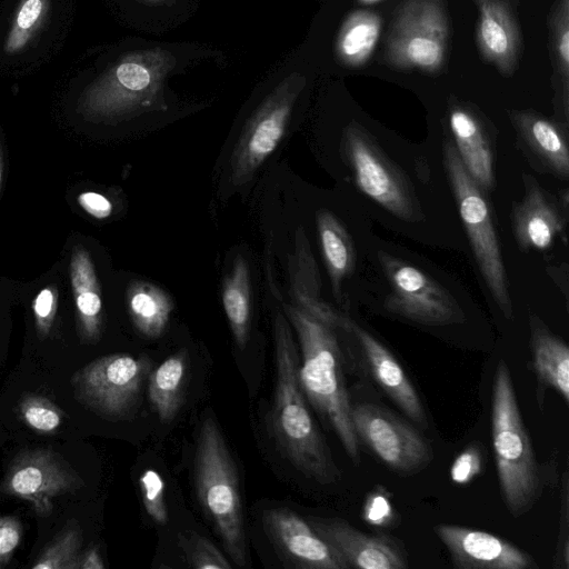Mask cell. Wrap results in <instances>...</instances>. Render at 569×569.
Returning <instances> with one entry per match:
<instances>
[{
	"label": "cell",
	"mask_w": 569,
	"mask_h": 569,
	"mask_svg": "<svg viewBox=\"0 0 569 569\" xmlns=\"http://www.w3.org/2000/svg\"><path fill=\"white\" fill-rule=\"evenodd\" d=\"M187 353L180 350L161 362L148 377V396L162 422L178 413L184 392Z\"/></svg>",
	"instance_id": "26"
},
{
	"label": "cell",
	"mask_w": 569,
	"mask_h": 569,
	"mask_svg": "<svg viewBox=\"0 0 569 569\" xmlns=\"http://www.w3.org/2000/svg\"><path fill=\"white\" fill-rule=\"evenodd\" d=\"M481 469V455L476 447H469L453 462L451 478L457 483H467Z\"/></svg>",
	"instance_id": "39"
},
{
	"label": "cell",
	"mask_w": 569,
	"mask_h": 569,
	"mask_svg": "<svg viewBox=\"0 0 569 569\" xmlns=\"http://www.w3.org/2000/svg\"><path fill=\"white\" fill-rule=\"evenodd\" d=\"M143 1H147V2H162L164 0H143Z\"/></svg>",
	"instance_id": "44"
},
{
	"label": "cell",
	"mask_w": 569,
	"mask_h": 569,
	"mask_svg": "<svg viewBox=\"0 0 569 569\" xmlns=\"http://www.w3.org/2000/svg\"><path fill=\"white\" fill-rule=\"evenodd\" d=\"M345 150L356 182L368 197L396 217L416 216L412 192L401 174L358 127L347 129Z\"/></svg>",
	"instance_id": "12"
},
{
	"label": "cell",
	"mask_w": 569,
	"mask_h": 569,
	"mask_svg": "<svg viewBox=\"0 0 569 569\" xmlns=\"http://www.w3.org/2000/svg\"><path fill=\"white\" fill-rule=\"evenodd\" d=\"M2 173H3V159H2V149L0 146V188L2 182Z\"/></svg>",
	"instance_id": "42"
},
{
	"label": "cell",
	"mask_w": 569,
	"mask_h": 569,
	"mask_svg": "<svg viewBox=\"0 0 569 569\" xmlns=\"http://www.w3.org/2000/svg\"><path fill=\"white\" fill-rule=\"evenodd\" d=\"M357 1L362 4H372V3L379 2L381 0H357Z\"/></svg>",
	"instance_id": "43"
},
{
	"label": "cell",
	"mask_w": 569,
	"mask_h": 569,
	"mask_svg": "<svg viewBox=\"0 0 569 569\" xmlns=\"http://www.w3.org/2000/svg\"><path fill=\"white\" fill-rule=\"evenodd\" d=\"M447 39L441 0H407L390 26L386 56L398 68L435 72L443 63Z\"/></svg>",
	"instance_id": "8"
},
{
	"label": "cell",
	"mask_w": 569,
	"mask_h": 569,
	"mask_svg": "<svg viewBox=\"0 0 569 569\" xmlns=\"http://www.w3.org/2000/svg\"><path fill=\"white\" fill-rule=\"evenodd\" d=\"M104 563L101 558L99 548L97 546L88 548L86 551H82L78 569H103Z\"/></svg>",
	"instance_id": "41"
},
{
	"label": "cell",
	"mask_w": 569,
	"mask_h": 569,
	"mask_svg": "<svg viewBox=\"0 0 569 569\" xmlns=\"http://www.w3.org/2000/svg\"><path fill=\"white\" fill-rule=\"evenodd\" d=\"M196 490L229 557L247 566L239 479L219 426L211 415L201 422L194 456Z\"/></svg>",
	"instance_id": "4"
},
{
	"label": "cell",
	"mask_w": 569,
	"mask_h": 569,
	"mask_svg": "<svg viewBox=\"0 0 569 569\" xmlns=\"http://www.w3.org/2000/svg\"><path fill=\"white\" fill-rule=\"evenodd\" d=\"M58 307V291L48 286L39 291L32 301L36 329L41 339L46 338L53 325Z\"/></svg>",
	"instance_id": "36"
},
{
	"label": "cell",
	"mask_w": 569,
	"mask_h": 569,
	"mask_svg": "<svg viewBox=\"0 0 569 569\" xmlns=\"http://www.w3.org/2000/svg\"><path fill=\"white\" fill-rule=\"evenodd\" d=\"M79 336L88 343L100 339L102 325L101 290L90 253L76 247L69 264Z\"/></svg>",
	"instance_id": "22"
},
{
	"label": "cell",
	"mask_w": 569,
	"mask_h": 569,
	"mask_svg": "<svg viewBox=\"0 0 569 569\" xmlns=\"http://www.w3.org/2000/svg\"><path fill=\"white\" fill-rule=\"evenodd\" d=\"M139 488L147 513L154 522L166 525L169 515L161 476L153 469H146L139 478Z\"/></svg>",
	"instance_id": "34"
},
{
	"label": "cell",
	"mask_w": 569,
	"mask_h": 569,
	"mask_svg": "<svg viewBox=\"0 0 569 569\" xmlns=\"http://www.w3.org/2000/svg\"><path fill=\"white\" fill-rule=\"evenodd\" d=\"M443 162L481 274L502 313L511 318L512 306L506 269L482 189L467 172L450 141L445 142Z\"/></svg>",
	"instance_id": "6"
},
{
	"label": "cell",
	"mask_w": 569,
	"mask_h": 569,
	"mask_svg": "<svg viewBox=\"0 0 569 569\" xmlns=\"http://www.w3.org/2000/svg\"><path fill=\"white\" fill-rule=\"evenodd\" d=\"M322 256L338 297L342 280L352 271L355 251L349 234L330 212L321 211L317 218Z\"/></svg>",
	"instance_id": "29"
},
{
	"label": "cell",
	"mask_w": 569,
	"mask_h": 569,
	"mask_svg": "<svg viewBox=\"0 0 569 569\" xmlns=\"http://www.w3.org/2000/svg\"><path fill=\"white\" fill-rule=\"evenodd\" d=\"M179 546L189 567L196 569H230L231 565L219 549L207 538L194 532L179 535Z\"/></svg>",
	"instance_id": "33"
},
{
	"label": "cell",
	"mask_w": 569,
	"mask_h": 569,
	"mask_svg": "<svg viewBox=\"0 0 569 569\" xmlns=\"http://www.w3.org/2000/svg\"><path fill=\"white\" fill-rule=\"evenodd\" d=\"M127 305L136 329L150 339L162 335L174 309L172 298L160 287L147 281L130 283Z\"/></svg>",
	"instance_id": "25"
},
{
	"label": "cell",
	"mask_w": 569,
	"mask_h": 569,
	"mask_svg": "<svg viewBox=\"0 0 569 569\" xmlns=\"http://www.w3.org/2000/svg\"><path fill=\"white\" fill-rule=\"evenodd\" d=\"M308 522L349 568H408L405 549L393 537L366 533L339 518L309 517Z\"/></svg>",
	"instance_id": "15"
},
{
	"label": "cell",
	"mask_w": 569,
	"mask_h": 569,
	"mask_svg": "<svg viewBox=\"0 0 569 569\" xmlns=\"http://www.w3.org/2000/svg\"><path fill=\"white\" fill-rule=\"evenodd\" d=\"M151 368V360L144 356H103L74 372L71 378L73 395L100 416L123 419L138 405Z\"/></svg>",
	"instance_id": "7"
},
{
	"label": "cell",
	"mask_w": 569,
	"mask_h": 569,
	"mask_svg": "<svg viewBox=\"0 0 569 569\" xmlns=\"http://www.w3.org/2000/svg\"><path fill=\"white\" fill-rule=\"evenodd\" d=\"M530 349L540 409H543L545 393L548 389H553L568 403L569 348L536 316L530 317Z\"/></svg>",
	"instance_id": "20"
},
{
	"label": "cell",
	"mask_w": 569,
	"mask_h": 569,
	"mask_svg": "<svg viewBox=\"0 0 569 569\" xmlns=\"http://www.w3.org/2000/svg\"><path fill=\"white\" fill-rule=\"evenodd\" d=\"M82 542L83 535L80 526L71 521L42 550L31 568L78 569Z\"/></svg>",
	"instance_id": "31"
},
{
	"label": "cell",
	"mask_w": 569,
	"mask_h": 569,
	"mask_svg": "<svg viewBox=\"0 0 569 569\" xmlns=\"http://www.w3.org/2000/svg\"><path fill=\"white\" fill-rule=\"evenodd\" d=\"M351 418L359 442L362 441L393 472L413 475L432 461L430 442L386 408L369 402L352 405Z\"/></svg>",
	"instance_id": "10"
},
{
	"label": "cell",
	"mask_w": 569,
	"mask_h": 569,
	"mask_svg": "<svg viewBox=\"0 0 569 569\" xmlns=\"http://www.w3.org/2000/svg\"><path fill=\"white\" fill-rule=\"evenodd\" d=\"M513 121L529 152L547 170L561 179L569 174L568 142L550 120L535 113H516Z\"/></svg>",
	"instance_id": "24"
},
{
	"label": "cell",
	"mask_w": 569,
	"mask_h": 569,
	"mask_svg": "<svg viewBox=\"0 0 569 569\" xmlns=\"http://www.w3.org/2000/svg\"><path fill=\"white\" fill-rule=\"evenodd\" d=\"M83 486L77 471L56 451L32 449L20 452L10 463L2 490L28 501L40 517L53 510V499Z\"/></svg>",
	"instance_id": "11"
},
{
	"label": "cell",
	"mask_w": 569,
	"mask_h": 569,
	"mask_svg": "<svg viewBox=\"0 0 569 569\" xmlns=\"http://www.w3.org/2000/svg\"><path fill=\"white\" fill-rule=\"evenodd\" d=\"M381 31L380 17L369 10L351 12L336 41L339 60L349 67L362 66L371 56Z\"/></svg>",
	"instance_id": "27"
},
{
	"label": "cell",
	"mask_w": 569,
	"mask_h": 569,
	"mask_svg": "<svg viewBox=\"0 0 569 569\" xmlns=\"http://www.w3.org/2000/svg\"><path fill=\"white\" fill-rule=\"evenodd\" d=\"M560 501V521L557 538V545L553 556V568H569V492H568V475L563 473L562 489Z\"/></svg>",
	"instance_id": "37"
},
{
	"label": "cell",
	"mask_w": 569,
	"mask_h": 569,
	"mask_svg": "<svg viewBox=\"0 0 569 569\" xmlns=\"http://www.w3.org/2000/svg\"><path fill=\"white\" fill-rule=\"evenodd\" d=\"M342 330L357 341L365 366L379 388L411 420L427 427V416L420 397L395 356L372 335L349 319Z\"/></svg>",
	"instance_id": "17"
},
{
	"label": "cell",
	"mask_w": 569,
	"mask_h": 569,
	"mask_svg": "<svg viewBox=\"0 0 569 569\" xmlns=\"http://www.w3.org/2000/svg\"><path fill=\"white\" fill-rule=\"evenodd\" d=\"M50 4L49 0H20L3 42L7 54L21 53L43 24Z\"/></svg>",
	"instance_id": "30"
},
{
	"label": "cell",
	"mask_w": 569,
	"mask_h": 569,
	"mask_svg": "<svg viewBox=\"0 0 569 569\" xmlns=\"http://www.w3.org/2000/svg\"><path fill=\"white\" fill-rule=\"evenodd\" d=\"M477 42L483 58L511 74L519 52V31L506 0H477Z\"/></svg>",
	"instance_id": "18"
},
{
	"label": "cell",
	"mask_w": 569,
	"mask_h": 569,
	"mask_svg": "<svg viewBox=\"0 0 569 569\" xmlns=\"http://www.w3.org/2000/svg\"><path fill=\"white\" fill-rule=\"evenodd\" d=\"M276 387L271 413L273 435L291 463L306 477L321 485L340 478L305 400L298 377L299 358L291 327L282 312L273 322Z\"/></svg>",
	"instance_id": "1"
},
{
	"label": "cell",
	"mask_w": 569,
	"mask_h": 569,
	"mask_svg": "<svg viewBox=\"0 0 569 569\" xmlns=\"http://www.w3.org/2000/svg\"><path fill=\"white\" fill-rule=\"evenodd\" d=\"M79 206L96 219H106L112 213V203L103 194L96 191H84L78 196Z\"/></svg>",
	"instance_id": "40"
},
{
	"label": "cell",
	"mask_w": 569,
	"mask_h": 569,
	"mask_svg": "<svg viewBox=\"0 0 569 569\" xmlns=\"http://www.w3.org/2000/svg\"><path fill=\"white\" fill-rule=\"evenodd\" d=\"M491 432L501 495L508 511L517 518L530 510L539 498L541 479L503 359L498 361L493 377Z\"/></svg>",
	"instance_id": "3"
},
{
	"label": "cell",
	"mask_w": 569,
	"mask_h": 569,
	"mask_svg": "<svg viewBox=\"0 0 569 569\" xmlns=\"http://www.w3.org/2000/svg\"><path fill=\"white\" fill-rule=\"evenodd\" d=\"M552 20L553 52L567 90L569 67V0H560Z\"/></svg>",
	"instance_id": "35"
},
{
	"label": "cell",
	"mask_w": 569,
	"mask_h": 569,
	"mask_svg": "<svg viewBox=\"0 0 569 569\" xmlns=\"http://www.w3.org/2000/svg\"><path fill=\"white\" fill-rule=\"evenodd\" d=\"M301 350L298 377L303 395L327 421L355 465L360 462L359 440L351 418L342 353L335 329L297 305H283Z\"/></svg>",
	"instance_id": "2"
},
{
	"label": "cell",
	"mask_w": 569,
	"mask_h": 569,
	"mask_svg": "<svg viewBox=\"0 0 569 569\" xmlns=\"http://www.w3.org/2000/svg\"><path fill=\"white\" fill-rule=\"evenodd\" d=\"M289 273L297 306L333 329H342L347 318L341 317L320 299L319 271L302 228L297 229L295 233L293 251L289 257Z\"/></svg>",
	"instance_id": "21"
},
{
	"label": "cell",
	"mask_w": 569,
	"mask_h": 569,
	"mask_svg": "<svg viewBox=\"0 0 569 569\" xmlns=\"http://www.w3.org/2000/svg\"><path fill=\"white\" fill-rule=\"evenodd\" d=\"M22 538V525L14 516H0V568L7 566Z\"/></svg>",
	"instance_id": "38"
},
{
	"label": "cell",
	"mask_w": 569,
	"mask_h": 569,
	"mask_svg": "<svg viewBox=\"0 0 569 569\" xmlns=\"http://www.w3.org/2000/svg\"><path fill=\"white\" fill-rule=\"evenodd\" d=\"M565 222L557 203L536 183L527 184L525 198L512 208V229L523 249L545 250L563 230Z\"/></svg>",
	"instance_id": "19"
},
{
	"label": "cell",
	"mask_w": 569,
	"mask_h": 569,
	"mask_svg": "<svg viewBox=\"0 0 569 569\" xmlns=\"http://www.w3.org/2000/svg\"><path fill=\"white\" fill-rule=\"evenodd\" d=\"M306 79L292 73L281 81L247 122L230 160L231 182H248L283 138Z\"/></svg>",
	"instance_id": "9"
},
{
	"label": "cell",
	"mask_w": 569,
	"mask_h": 569,
	"mask_svg": "<svg viewBox=\"0 0 569 569\" xmlns=\"http://www.w3.org/2000/svg\"><path fill=\"white\" fill-rule=\"evenodd\" d=\"M435 532L460 569H536L535 559L490 532L440 523Z\"/></svg>",
	"instance_id": "16"
},
{
	"label": "cell",
	"mask_w": 569,
	"mask_h": 569,
	"mask_svg": "<svg viewBox=\"0 0 569 569\" xmlns=\"http://www.w3.org/2000/svg\"><path fill=\"white\" fill-rule=\"evenodd\" d=\"M263 528L280 558L303 569H348L342 558L315 531L308 520L286 508L268 509Z\"/></svg>",
	"instance_id": "14"
},
{
	"label": "cell",
	"mask_w": 569,
	"mask_h": 569,
	"mask_svg": "<svg viewBox=\"0 0 569 569\" xmlns=\"http://www.w3.org/2000/svg\"><path fill=\"white\" fill-rule=\"evenodd\" d=\"M174 63L173 56L159 48L126 56L87 90L82 112L111 119L152 108Z\"/></svg>",
	"instance_id": "5"
},
{
	"label": "cell",
	"mask_w": 569,
	"mask_h": 569,
	"mask_svg": "<svg viewBox=\"0 0 569 569\" xmlns=\"http://www.w3.org/2000/svg\"><path fill=\"white\" fill-rule=\"evenodd\" d=\"M222 305L234 342L243 349L249 336L251 302L249 268L241 256L223 280Z\"/></svg>",
	"instance_id": "28"
},
{
	"label": "cell",
	"mask_w": 569,
	"mask_h": 569,
	"mask_svg": "<svg viewBox=\"0 0 569 569\" xmlns=\"http://www.w3.org/2000/svg\"><path fill=\"white\" fill-rule=\"evenodd\" d=\"M391 293L386 309L423 325H448L459 320L453 298L420 269L392 258L383 260Z\"/></svg>",
	"instance_id": "13"
},
{
	"label": "cell",
	"mask_w": 569,
	"mask_h": 569,
	"mask_svg": "<svg viewBox=\"0 0 569 569\" xmlns=\"http://www.w3.org/2000/svg\"><path fill=\"white\" fill-rule=\"evenodd\" d=\"M18 412L26 426L40 433H53L63 422L62 410L40 395L24 396L19 402Z\"/></svg>",
	"instance_id": "32"
},
{
	"label": "cell",
	"mask_w": 569,
	"mask_h": 569,
	"mask_svg": "<svg viewBox=\"0 0 569 569\" xmlns=\"http://www.w3.org/2000/svg\"><path fill=\"white\" fill-rule=\"evenodd\" d=\"M449 123L453 146L465 169L482 190L491 189L492 151L481 124L472 113L461 108L452 109Z\"/></svg>",
	"instance_id": "23"
}]
</instances>
